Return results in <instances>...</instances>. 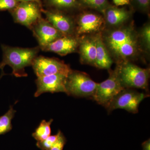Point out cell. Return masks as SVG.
<instances>
[{"label":"cell","instance_id":"6da1fadb","mask_svg":"<svg viewBox=\"0 0 150 150\" xmlns=\"http://www.w3.org/2000/svg\"><path fill=\"white\" fill-rule=\"evenodd\" d=\"M103 42L117 59H126L136 55L139 48L136 33L131 27H125L110 31L105 37Z\"/></svg>","mask_w":150,"mask_h":150},{"label":"cell","instance_id":"7a4b0ae2","mask_svg":"<svg viewBox=\"0 0 150 150\" xmlns=\"http://www.w3.org/2000/svg\"><path fill=\"white\" fill-rule=\"evenodd\" d=\"M2 61L0 63V69L4 70L6 65L12 69V75L16 77H27L25 68L32 66L34 59L40 51L39 46L33 48L12 47L1 44Z\"/></svg>","mask_w":150,"mask_h":150},{"label":"cell","instance_id":"3957f363","mask_svg":"<svg viewBox=\"0 0 150 150\" xmlns=\"http://www.w3.org/2000/svg\"><path fill=\"white\" fill-rule=\"evenodd\" d=\"M118 76L125 88H140L149 91V69H143L129 62L117 67Z\"/></svg>","mask_w":150,"mask_h":150},{"label":"cell","instance_id":"277c9868","mask_svg":"<svg viewBox=\"0 0 150 150\" xmlns=\"http://www.w3.org/2000/svg\"><path fill=\"white\" fill-rule=\"evenodd\" d=\"M97 84L86 73L71 70L66 80V93L75 97L93 98Z\"/></svg>","mask_w":150,"mask_h":150},{"label":"cell","instance_id":"5b68a950","mask_svg":"<svg viewBox=\"0 0 150 150\" xmlns=\"http://www.w3.org/2000/svg\"><path fill=\"white\" fill-rule=\"evenodd\" d=\"M124 88L116 68L114 71L109 72V77L106 80L98 83L93 98L106 108L112 99Z\"/></svg>","mask_w":150,"mask_h":150},{"label":"cell","instance_id":"8992f818","mask_svg":"<svg viewBox=\"0 0 150 150\" xmlns=\"http://www.w3.org/2000/svg\"><path fill=\"white\" fill-rule=\"evenodd\" d=\"M149 96L148 94L139 92L133 88H124L112 99L106 109L109 112L115 109H123L137 113L140 103Z\"/></svg>","mask_w":150,"mask_h":150},{"label":"cell","instance_id":"52a82bcc","mask_svg":"<svg viewBox=\"0 0 150 150\" xmlns=\"http://www.w3.org/2000/svg\"><path fill=\"white\" fill-rule=\"evenodd\" d=\"M41 6L33 2L18 3L16 6L10 11L14 21L31 30L41 17Z\"/></svg>","mask_w":150,"mask_h":150},{"label":"cell","instance_id":"ba28073f","mask_svg":"<svg viewBox=\"0 0 150 150\" xmlns=\"http://www.w3.org/2000/svg\"><path fill=\"white\" fill-rule=\"evenodd\" d=\"M31 66L37 77L54 74L67 76L72 70L69 65L59 59L42 56H37Z\"/></svg>","mask_w":150,"mask_h":150},{"label":"cell","instance_id":"9c48e42d","mask_svg":"<svg viewBox=\"0 0 150 150\" xmlns=\"http://www.w3.org/2000/svg\"><path fill=\"white\" fill-rule=\"evenodd\" d=\"M30 30L37 39L40 48L44 47L64 36L46 19L40 18Z\"/></svg>","mask_w":150,"mask_h":150},{"label":"cell","instance_id":"30bf717a","mask_svg":"<svg viewBox=\"0 0 150 150\" xmlns=\"http://www.w3.org/2000/svg\"><path fill=\"white\" fill-rule=\"evenodd\" d=\"M67 76L54 74L37 77L35 80L37 90L34 96L38 97L45 93L64 92L66 93Z\"/></svg>","mask_w":150,"mask_h":150},{"label":"cell","instance_id":"8fae6325","mask_svg":"<svg viewBox=\"0 0 150 150\" xmlns=\"http://www.w3.org/2000/svg\"><path fill=\"white\" fill-rule=\"evenodd\" d=\"M80 42V40L74 35H64L40 49L65 56L76 52L79 48Z\"/></svg>","mask_w":150,"mask_h":150},{"label":"cell","instance_id":"7c38bea8","mask_svg":"<svg viewBox=\"0 0 150 150\" xmlns=\"http://www.w3.org/2000/svg\"><path fill=\"white\" fill-rule=\"evenodd\" d=\"M41 12L45 14L46 19L64 35H74L76 25L69 16L59 12L43 9H41Z\"/></svg>","mask_w":150,"mask_h":150},{"label":"cell","instance_id":"4fadbf2b","mask_svg":"<svg viewBox=\"0 0 150 150\" xmlns=\"http://www.w3.org/2000/svg\"><path fill=\"white\" fill-rule=\"evenodd\" d=\"M104 20L100 16L89 13L83 14L78 19L76 33L81 35L97 32L101 29Z\"/></svg>","mask_w":150,"mask_h":150},{"label":"cell","instance_id":"5bb4252c","mask_svg":"<svg viewBox=\"0 0 150 150\" xmlns=\"http://www.w3.org/2000/svg\"><path fill=\"white\" fill-rule=\"evenodd\" d=\"M79 48L81 63L95 67L96 48L94 37L81 40Z\"/></svg>","mask_w":150,"mask_h":150},{"label":"cell","instance_id":"9a60e30c","mask_svg":"<svg viewBox=\"0 0 150 150\" xmlns=\"http://www.w3.org/2000/svg\"><path fill=\"white\" fill-rule=\"evenodd\" d=\"M96 48L95 67L100 69H109L112 64V60L108 49L103 42L100 34L94 36Z\"/></svg>","mask_w":150,"mask_h":150},{"label":"cell","instance_id":"2e32d148","mask_svg":"<svg viewBox=\"0 0 150 150\" xmlns=\"http://www.w3.org/2000/svg\"><path fill=\"white\" fill-rule=\"evenodd\" d=\"M105 17L108 24L117 26L126 21L130 17L129 12L124 8L112 7L105 10Z\"/></svg>","mask_w":150,"mask_h":150},{"label":"cell","instance_id":"e0dca14e","mask_svg":"<svg viewBox=\"0 0 150 150\" xmlns=\"http://www.w3.org/2000/svg\"><path fill=\"white\" fill-rule=\"evenodd\" d=\"M53 121L52 119L48 121L45 120L41 121L39 126L35 129V132L33 133L32 137L37 142H41L51 136V126Z\"/></svg>","mask_w":150,"mask_h":150},{"label":"cell","instance_id":"ac0fdd59","mask_svg":"<svg viewBox=\"0 0 150 150\" xmlns=\"http://www.w3.org/2000/svg\"><path fill=\"white\" fill-rule=\"evenodd\" d=\"M16 112L11 105L5 114L0 116V135L5 134L12 129V120Z\"/></svg>","mask_w":150,"mask_h":150},{"label":"cell","instance_id":"d6986e66","mask_svg":"<svg viewBox=\"0 0 150 150\" xmlns=\"http://www.w3.org/2000/svg\"><path fill=\"white\" fill-rule=\"evenodd\" d=\"M51 6L61 9H68L77 6L76 0H46Z\"/></svg>","mask_w":150,"mask_h":150},{"label":"cell","instance_id":"ffe728a7","mask_svg":"<svg viewBox=\"0 0 150 150\" xmlns=\"http://www.w3.org/2000/svg\"><path fill=\"white\" fill-rule=\"evenodd\" d=\"M85 5L97 10L104 11L108 8L107 0H80Z\"/></svg>","mask_w":150,"mask_h":150},{"label":"cell","instance_id":"44dd1931","mask_svg":"<svg viewBox=\"0 0 150 150\" xmlns=\"http://www.w3.org/2000/svg\"><path fill=\"white\" fill-rule=\"evenodd\" d=\"M58 137V134L56 135H51L46 139L41 142H37L36 146L42 150H49L56 142Z\"/></svg>","mask_w":150,"mask_h":150},{"label":"cell","instance_id":"7402d4cb","mask_svg":"<svg viewBox=\"0 0 150 150\" xmlns=\"http://www.w3.org/2000/svg\"><path fill=\"white\" fill-rule=\"evenodd\" d=\"M141 36L142 42L144 43L145 48L148 50L150 47V26L149 24L146 25L142 28L141 32Z\"/></svg>","mask_w":150,"mask_h":150},{"label":"cell","instance_id":"603a6c76","mask_svg":"<svg viewBox=\"0 0 150 150\" xmlns=\"http://www.w3.org/2000/svg\"><path fill=\"white\" fill-rule=\"evenodd\" d=\"M58 137L56 142L49 150H63L67 142V139L62 131L59 130L58 133Z\"/></svg>","mask_w":150,"mask_h":150},{"label":"cell","instance_id":"cb8c5ba5","mask_svg":"<svg viewBox=\"0 0 150 150\" xmlns=\"http://www.w3.org/2000/svg\"><path fill=\"white\" fill-rule=\"evenodd\" d=\"M16 0H0V11H11L16 6Z\"/></svg>","mask_w":150,"mask_h":150},{"label":"cell","instance_id":"d4e9b609","mask_svg":"<svg viewBox=\"0 0 150 150\" xmlns=\"http://www.w3.org/2000/svg\"><path fill=\"white\" fill-rule=\"evenodd\" d=\"M136 1L143 8H147L149 5L150 0H136Z\"/></svg>","mask_w":150,"mask_h":150},{"label":"cell","instance_id":"484cf974","mask_svg":"<svg viewBox=\"0 0 150 150\" xmlns=\"http://www.w3.org/2000/svg\"><path fill=\"white\" fill-rule=\"evenodd\" d=\"M116 6H121L128 5L130 3V0H112Z\"/></svg>","mask_w":150,"mask_h":150},{"label":"cell","instance_id":"4316f807","mask_svg":"<svg viewBox=\"0 0 150 150\" xmlns=\"http://www.w3.org/2000/svg\"><path fill=\"white\" fill-rule=\"evenodd\" d=\"M143 150H150V139L143 142L142 144Z\"/></svg>","mask_w":150,"mask_h":150},{"label":"cell","instance_id":"83f0119b","mask_svg":"<svg viewBox=\"0 0 150 150\" xmlns=\"http://www.w3.org/2000/svg\"><path fill=\"white\" fill-rule=\"evenodd\" d=\"M17 2H33L37 3L38 4L41 6V2L40 0H16Z\"/></svg>","mask_w":150,"mask_h":150},{"label":"cell","instance_id":"f1b7e54d","mask_svg":"<svg viewBox=\"0 0 150 150\" xmlns=\"http://www.w3.org/2000/svg\"><path fill=\"white\" fill-rule=\"evenodd\" d=\"M6 75L7 74L5 73L4 71V70H1V76H0V80H1V78H2L3 76Z\"/></svg>","mask_w":150,"mask_h":150}]
</instances>
